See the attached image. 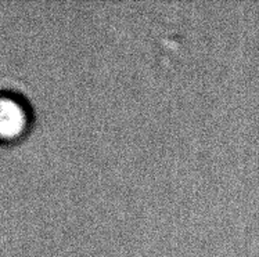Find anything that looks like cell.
I'll return each mask as SVG.
<instances>
[{"label": "cell", "instance_id": "6da1fadb", "mask_svg": "<svg viewBox=\"0 0 259 257\" xmlns=\"http://www.w3.org/2000/svg\"><path fill=\"white\" fill-rule=\"evenodd\" d=\"M33 126V111L21 94L0 90V145L11 147L22 142Z\"/></svg>", "mask_w": 259, "mask_h": 257}]
</instances>
